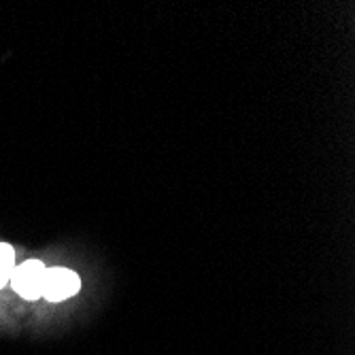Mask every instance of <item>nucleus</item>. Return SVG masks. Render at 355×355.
I'll return each instance as SVG.
<instances>
[{"mask_svg":"<svg viewBox=\"0 0 355 355\" xmlns=\"http://www.w3.org/2000/svg\"><path fill=\"white\" fill-rule=\"evenodd\" d=\"M15 270V251L11 245L7 243H0V289H3Z\"/></svg>","mask_w":355,"mask_h":355,"instance_id":"3","label":"nucleus"},{"mask_svg":"<svg viewBox=\"0 0 355 355\" xmlns=\"http://www.w3.org/2000/svg\"><path fill=\"white\" fill-rule=\"evenodd\" d=\"M79 287H81V279L77 277V272L69 268H45L41 298L49 302H62L75 296L79 292Z\"/></svg>","mask_w":355,"mask_h":355,"instance_id":"2","label":"nucleus"},{"mask_svg":"<svg viewBox=\"0 0 355 355\" xmlns=\"http://www.w3.org/2000/svg\"><path fill=\"white\" fill-rule=\"evenodd\" d=\"M43 279H45V264L39 260H28L15 266L11 285L13 292L19 294L24 300H39L43 294Z\"/></svg>","mask_w":355,"mask_h":355,"instance_id":"1","label":"nucleus"}]
</instances>
